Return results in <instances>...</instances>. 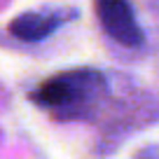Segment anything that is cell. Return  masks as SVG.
<instances>
[{"label":"cell","mask_w":159,"mask_h":159,"mask_svg":"<svg viewBox=\"0 0 159 159\" xmlns=\"http://www.w3.org/2000/svg\"><path fill=\"white\" fill-rule=\"evenodd\" d=\"M105 94H108V84L103 73L82 68L49 77L30 94V101L38 103L40 108L66 112L70 117L73 112H89Z\"/></svg>","instance_id":"obj_1"},{"label":"cell","mask_w":159,"mask_h":159,"mask_svg":"<svg viewBox=\"0 0 159 159\" xmlns=\"http://www.w3.org/2000/svg\"><path fill=\"white\" fill-rule=\"evenodd\" d=\"M96 14L103 26V30L112 40H117L124 47H138L143 42V30L134 16L131 5L122 0H103L96 2Z\"/></svg>","instance_id":"obj_2"},{"label":"cell","mask_w":159,"mask_h":159,"mask_svg":"<svg viewBox=\"0 0 159 159\" xmlns=\"http://www.w3.org/2000/svg\"><path fill=\"white\" fill-rule=\"evenodd\" d=\"M68 16L66 10H35V12H26L19 14L14 21L10 24V33L19 40L26 42H38V40L52 35L59 28Z\"/></svg>","instance_id":"obj_3"}]
</instances>
